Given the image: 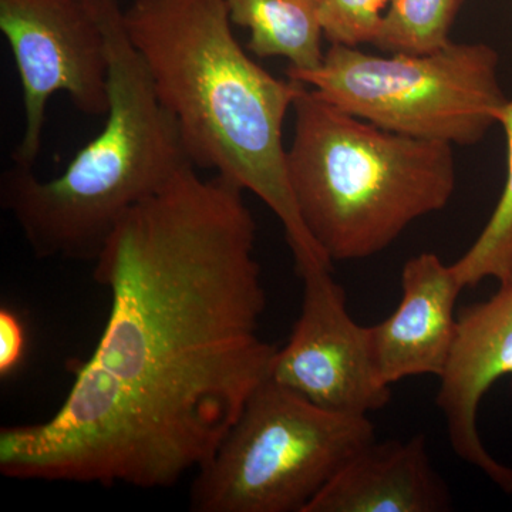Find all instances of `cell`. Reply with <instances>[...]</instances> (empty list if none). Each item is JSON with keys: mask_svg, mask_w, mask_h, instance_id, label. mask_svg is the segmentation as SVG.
<instances>
[{"mask_svg": "<svg viewBox=\"0 0 512 512\" xmlns=\"http://www.w3.org/2000/svg\"><path fill=\"white\" fill-rule=\"evenodd\" d=\"M500 56L485 43L427 53L370 55L330 45L312 72L289 73L320 99L383 130L450 146H473L500 124L508 103Z\"/></svg>", "mask_w": 512, "mask_h": 512, "instance_id": "cell-6", "label": "cell"}, {"mask_svg": "<svg viewBox=\"0 0 512 512\" xmlns=\"http://www.w3.org/2000/svg\"><path fill=\"white\" fill-rule=\"evenodd\" d=\"M330 45H373L392 0H318Z\"/></svg>", "mask_w": 512, "mask_h": 512, "instance_id": "cell-15", "label": "cell"}, {"mask_svg": "<svg viewBox=\"0 0 512 512\" xmlns=\"http://www.w3.org/2000/svg\"><path fill=\"white\" fill-rule=\"evenodd\" d=\"M0 30L15 59L25 106V131L12 160L33 168L50 97L66 93L87 116L109 113V47L90 0H0Z\"/></svg>", "mask_w": 512, "mask_h": 512, "instance_id": "cell-7", "label": "cell"}, {"mask_svg": "<svg viewBox=\"0 0 512 512\" xmlns=\"http://www.w3.org/2000/svg\"><path fill=\"white\" fill-rule=\"evenodd\" d=\"M123 18L192 165L268 205L284 225L298 274L332 268L289 183L284 123L305 84L278 79L247 55L232 32L227 0H136Z\"/></svg>", "mask_w": 512, "mask_h": 512, "instance_id": "cell-2", "label": "cell"}, {"mask_svg": "<svg viewBox=\"0 0 512 512\" xmlns=\"http://www.w3.org/2000/svg\"><path fill=\"white\" fill-rule=\"evenodd\" d=\"M507 375H512V272L500 281L493 298L470 306L457 318L456 338L437 393L454 453L510 493L511 468L488 454L477 429L481 400Z\"/></svg>", "mask_w": 512, "mask_h": 512, "instance_id": "cell-9", "label": "cell"}, {"mask_svg": "<svg viewBox=\"0 0 512 512\" xmlns=\"http://www.w3.org/2000/svg\"><path fill=\"white\" fill-rule=\"evenodd\" d=\"M26 350V333L19 316L8 308L0 309V376L18 369Z\"/></svg>", "mask_w": 512, "mask_h": 512, "instance_id": "cell-16", "label": "cell"}, {"mask_svg": "<svg viewBox=\"0 0 512 512\" xmlns=\"http://www.w3.org/2000/svg\"><path fill=\"white\" fill-rule=\"evenodd\" d=\"M463 291L451 265L433 252L404 264L399 306L370 326L377 373L386 386L406 377L441 376L456 338L454 308Z\"/></svg>", "mask_w": 512, "mask_h": 512, "instance_id": "cell-10", "label": "cell"}, {"mask_svg": "<svg viewBox=\"0 0 512 512\" xmlns=\"http://www.w3.org/2000/svg\"><path fill=\"white\" fill-rule=\"evenodd\" d=\"M463 0H392L384 13L376 47L386 53H427L451 42Z\"/></svg>", "mask_w": 512, "mask_h": 512, "instance_id": "cell-14", "label": "cell"}, {"mask_svg": "<svg viewBox=\"0 0 512 512\" xmlns=\"http://www.w3.org/2000/svg\"><path fill=\"white\" fill-rule=\"evenodd\" d=\"M447 485L431 464L426 440H376L343 464L305 512H443Z\"/></svg>", "mask_w": 512, "mask_h": 512, "instance_id": "cell-11", "label": "cell"}, {"mask_svg": "<svg viewBox=\"0 0 512 512\" xmlns=\"http://www.w3.org/2000/svg\"><path fill=\"white\" fill-rule=\"evenodd\" d=\"M299 276L301 315L276 352L271 379L330 412L369 416L383 409L392 394L377 373L370 326L350 316L330 268Z\"/></svg>", "mask_w": 512, "mask_h": 512, "instance_id": "cell-8", "label": "cell"}, {"mask_svg": "<svg viewBox=\"0 0 512 512\" xmlns=\"http://www.w3.org/2000/svg\"><path fill=\"white\" fill-rule=\"evenodd\" d=\"M227 6L232 25L251 32L255 56L285 57L289 73L312 72L325 59L318 0H227Z\"/></svg>", "mask_w": 512, "mask_h": 512, "instance_id": "cell-12", "label": "cell"}, {"mask_svg": "<svg viewBox=\"0 0 512 512\" xmlns=\"http://www.w3.org/2000/svg\"><path fill=\"white\" fill-rule=\"evenodd\" d=\"M244 190L194 165L121 218L93 262L109 318L50 419L0 429V473L161 490L215 453L278 348Z\"/></svg>", "mask_w": 512, "mask_h": 512, "instance_id": "cell-1", "label": "cell"}, {"mask_svg": "<svg viewBox=\"0 0 512 512\" xmlns=\"http://www.w3.org/2000/svg\"><path fill=\"white\" fill-rule=\"evenodd\" d=\"M109 47L110 109L103 130L52 180L13 164L0 204L40 259L96 261L131 208L192 165L177 123L158 100L128 39L117 0H90Z\"/></svg>", "mask_w": 512, "mask_h": 512, "instance_id": "cell-3", "label": "cell"}, {"mask_svg": "<svg viewBox=\"0 0 512 512\" xmlns=\"http://www.w3.org/2000/svg\"><path fill=\"white\" fill-rule=\"evenodd\" d=\"M507 137V180L503 194L477 241L451 265L463 289L487 278L503 281L512 272V99L500 120Z\"/></svg>", "mask_w": 512, "mask_h": 512, "instance_id": "cell-13", "label": "cell"}, {"mask_svg": "<svg viewBox=\"0 0 512 512\" xmlns=\"http://www.w3.org/2000/svg\"><path fill=\"white\" fill-rule=\"evenodd\" d=\"M292 110L289 183L303 224L332 264L379 254L453 197L450 144L383 130L308 86Z\"/></svg>", "mask_w": 512, "mask_h": 512, "instance_id": "cell-4", "label": "cell"}, {"mask_svg": "<svg viewBox=\"0 0 512 512\" xmlns=\"http://www.w3.org/2000/svg\"><path fill=\"white\" fill-rule=\"evenodd\" d=\"M369 416L330 412L269 377L197 470L195 512H305L330 478L375 441Z\"/></svg>", "mask_w": 512, "mask_h": 512, "instance_id": "cell-5", "label": "cell"}]
</instances>
